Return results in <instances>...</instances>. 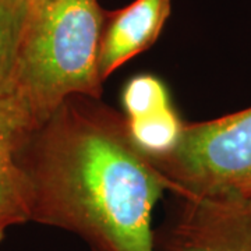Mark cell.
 I'll use <instances>...</instances> for the list:
<instances>
[{
    "label": "cell",
    "instance_id": "obj_2",
    "mask_svg": "<svg viewBox=\"0 0 251 251\" xmlns=\"http://www.w3.org/2000/svg\"><path fill=\"white\" fill-rule=\"evenodd\" d=\"M103 13L99 0H45L25 21L11 92L35 125L73 95L102 98L98 54Z\"/></svg>",
    "mask_w": 251,
    "mask_h": 251
},
{
    "label": "cell",
    "instance_id": "obj_1",
    "mask_svg": "<svg viewBox=\"0 0 251 251\" xmlns=\"http://www.w3.org/2000/svg\"><path fill=\"white\" fill-rule=\"evenodd\" d=\"M18 159L31 222L77 234L92 251H153V208L169 187L122 112L73 95L32 126Z\"/></svg>",
    "mask_w": 251,
    "mask_h": 251
},
{
    "label": "cell",
    "instance_id": "obj_5",
    "mask_svg": "<svg viewBox=\"0 0 251 251\" xmlns=\"http://www.w3.org/2000/svg\"><path fill=\"white\" fill-rule=\"evenodd\" d=\"M34 125L16 94H0V244L11 227L31 222V186L18 153Z\"/></svg>",
    "mask_w": 251,
    "mask_h": 251
},
{
    "label": "cell",
    "instance_id": "obj_4",
    "mask_svg": "<svg viewBox=\"0 0 251 251\" xmlns=\"http://www.w3.org/2000/svg\"><path fill=\"white\" fill-rule=\"evenodd\" d=\"M153 251H251V201L175 196Z\"/></svg>",
    "mask_w": 251,
    "mask_h": 251
},
{
    "label": "cell",
    "instance_id": "obj_6",
    "mask_svg": "<svg viewBox=\"0 0 251 251\" xmlns=\"http://www.w3.org/2000/svg\"><path fill=\"white\" fill-rule=\"evenodd\" d=\"M172 11V0H133L105 10L99 41L98 67L102 81L158 41Z\"/></svg>",
    "mask_w": 251,
    "mask_h": 251
},
{
    "label": "cell",
    "instance_id": "obj_11",
    "mask_svg": "<svg viewBox=\"0 0 251 251\" xmlns=\"http://www.w3.org/2000/svg\"><path fill=\"white\" fill-rule=\"evenodd\" d=\"M20 3H21V1H20ZM21 11H23V10H21ZM23 18H24V17H23Z\"/></svg>",
    "mask_w": 251,
    "mask_h": 251
},
{
    "label": "cell",
    "instance_id": "obj_10",
    "mask_svg": "<svg viewBox=\"0 0 251 251\" xmlns=\"http://www.w3.org/2000/svg\"><path fill=\"white\" fill-rule=\"evenodd\" d=\"M21 1V10H23V17H24V24L28 17L35 11L45 0H20ZM24 28V27H23Z\"/></svg>",
    "mask_w": 251,
    "mask_h": 251
},
{
    "label": "cell",
    "instance_id": "obj_7",
    "mask_svg": "<svg viewBox=\"0 0 251 251\" xmlns=\"http://www.w3.org/2000/svg\"><path fill=\"white\" fill-rule=\"evenodd\" d=\"M126 123L135 147L152 159L165 156L176 148L186 126L173 103L145 116L126 117Z\"/></svg>",
    "mask_w": 251,
    "mask_h": 251
},
{
    "label": "cell",
    "instance_id": "obj_3",
    "mask_svg": "<svg viewBox=\"0 0 251 251\" xmlns=\"http://www.w3.org/2000/svg\"><path fill=\"white\" fill-rule=\"evenodd\" d=\"M150 159L173 196L251 201V108L186 123L176 148Z\"/></svg>",
    "mask_w": 251,
    "mask_h": 251
},
{
    "label": "cell",
    "instance_id": "obj_9",
    "mask_svg": "<svg viewBox=\"0 0 251 251\" xmlns=\"http://www.w3.org/2000/svg\"><path fill=\"white\" fill-rule=\"evenodd\" d=\"M23 27L20 0H0V94L11 92Z\"/></svg>",
    "mask_w": 251,
    "mask_h": 251
},
{
    "label": "cell",
    "instance_id": "obj_8",
    "mask_svg": "<svg viewBox=\"0 0 251 251\" xmlns=\"http://www.w3.org/2000/svg\"><path fill=\"white\" fill-rule=\"evenodd\" d=\"M123 115L127 119L145 116L172 105L165 82L153 74H137L127 81L122 92Z\"/></svg>",
    "mask_w": 251,
    "mask_h": 251
}]
</instances>
